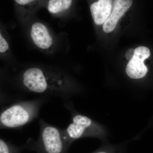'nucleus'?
<instances>
[{"label":"nucleus","mask_w":153,"mask_h":153,"mask_svg":"<svg viewBox=\"0 0 153 153\" xmlns=\"http://www.w3.org/2000/svg\"><path fill=\"white\" fill-rule=\"evenodd\" d=\"M64 130L72 143L79 139L89 137L103 138L105 135L101 126L90 118L79 114L72 115L71 123Z\"/></svg>","instance_id":"4"},{"label":"nucleus","mask_w":153,"mask_h":153,"mask_svg":"<svg viewBox=\"0 0 153 153\" xmlns=\"http://www.w3.org/2000/svg\"><path fill=\"white\" fill-rule=\"evenodd\" d=\"M10 45L0 30V54H5L9 51Z\"/></svg>","instance_id":"13"},{"label":"nucleus","mask_w":153,"mask_h":153,"mask_svg":"<svg viewBox=\"0 0 153 153\" xmlns=\"http://www.w3.org/2000/svg\"><path fill=\"white\" fill-rule=\"evenodd\" d=\"M40 134L36 141L30 140L25 148L36 151L37 153H67L72 143L65 130L45 122L39 120Z\"/></svg>","instance_id":"3"},{"label":"nucleus","mask_w":153,"mask_h":153,"mask_svg":"<svg viewBox=\"0 0 153 153\" xmlns=\"http://www.w3.org/2000/svg\"><path fill=\"white\" fill-rule=\"evenodd\" d=\"M151 54L150 49L146 46H140L134 49L133 57L126 67L128 76L134 79L144 78L149 71L145 61L151 57Z\"/></svg>","instance_id":"6"},{"label":"nucleus","mask_w":153,"mask_h":153,"mask_svg":"<svg viewBox=\"0 0 153 153\" xmlns=\"http://www.w3.org/2000/svg\"><path fill=\"white\" fill-rule=\"evenodd\" d=\"M18 82L22 91L41 96L65 98L74 91L68 76L54 66L32 65L25 67L19 74Z\"/></svg>","instance_id":"1"},{"label":"nucleus","mask_w":153,"mask_h":153,"mask_svg":"<svg viewBox=\"0 0 153 153\" xmlns=\"http://www.w3.org/2000/svg\"><path fill=\"white\" fill-rule=\"evenodd\" d=\"M47 97L16 102L5 107L0 111V130L21 128L33 121L38 117Z\"/></svg>","instance_id":"2"},{"label":"nucleus","mask_w":153,"mask_h":153,"mask_svg":"<svg viewBox=\"0 0 153 153\" xmlns=\"http://www.w3.org/2000/svg\"><path fill=\"white\" fill-rule=\"evenodd\" d=\"M112 0H98L91 5L90 11L96 25L104 24L111 13Z\"/></svg>","instance_id":"9"},{"label":"nucleus","mask_w":153,"mask_h":153,"mask_svg":"<svg viewBox=\"0 0 153 153\" xmlns=\"http://www.w3.org/2000/svg\"><path fill=\"white\" fill-rule=\"evenodd\" d=\"M134 53V49H128L126 52V57L128 60H130L132 57H133Z\"/></svg>","instance_id":"14"},{"label":"nucleus","mask_w":153,"mask_h":153,"mask_svg":"<svg viewBox=\"0 0 153 153\" xmlns=\"http://www.w3.org/2000/svg\"><path fill=\"white\" fill-rule=\"evenodd\" d=\"M114 151L112 149H102L99 150L93 153H114Z\"/></svg>","instance_id":"15"},{"label":"nucleus","mask_w":153,"mask_h":153,"mask_svg":"<svg viewBox=\"0 0 153 153\" xmlns=\"http://www.w3.org/2000/svg\"><path fill=\"white\" fill-rule=\"evenodd\" d=\"M73 0H48L46 7L52 16L58 17L68 10Z\"/></svg>","instance_id":"10"},{"label":"nucleus","mask_w":153,"mask_h":153,"mask_svg":"<svg viewBox=\"0 0 153 153\" xmlns=\"http://www.w3.org/2000/svg\"><path fill=\"white\" fill-rule=\"evenodd\" d=\"M30 22L32 23L29 28V36L34 46L47 53L54 52L57 47V41L51 29L40 21Z\"/></svg>","instance_id":"5"},{"label":"nucleus","mask_w":153,"mask_h":153,"mask_svg":"<svg viewBox=\"0 0 153 153\" xmlns=\"http://www.w3.org/2000/svg\"><path fill=\"white\" fill-rule=\"evenodd\" d=\"M25 146H17L0 138V153H21Z\"/></svg>","instance_id":"11"},{"label":"nucleus","mask_w":153,"mask_h":153,"mask_svg":"<svg viewBox=\"0 0 153 153\" xmlns=\"http://www.w3.org/2000/svg\"><path fill=\"white\" fill-rule=\"evenodd\" d=\"M15 100V99L12 95H10L5 91L0 88V106L13 102Z\"/></svg>","instance_id":"12"},{"label":"nucleus","mask_w":153,"mask_h":153,"mask_svg":"<svg viewBox=\"0 0 153 153\" xmlns=\"http://www.w3.org/2000/svg\"><path fill=\"white\" fill-rule=\"evenodd\" d=\"M132 4L133 0H114L111 13L103 24V31L106 33L112 32L120 19L128 10Z\"/></svg>","instance_id":"8"},{"label":"nucleus","mask_w":153,"mask_h":153,"mask_svg":"<svg viewBox=\"0 0 153 153\" xmlns=\"http://www.w3.org/2000/svg\"><path fill=\"white\" fill-rule=\"evenodd\" d=\"M48 0H14L24 25L30 24L38 10L46 7Z\"/></svg>","instance_id":"7"}]
</instances>
